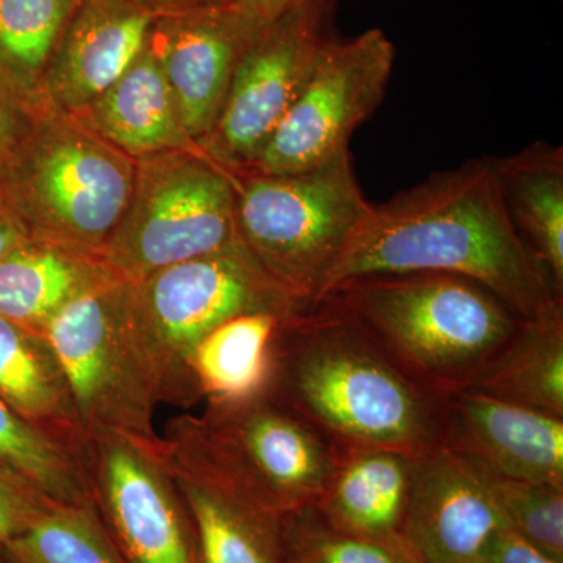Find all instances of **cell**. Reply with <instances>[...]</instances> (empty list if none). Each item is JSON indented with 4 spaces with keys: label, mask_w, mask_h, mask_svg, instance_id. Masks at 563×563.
<instances>
[{
    "label": "cell",
    "mask_w": 563,
    "mask_h": 563,
    "mask_svg": "<svg viewBox=\"0 0 563 563\" xmlns=\"http://www.w3.org/2000/svg\"><path fill=\"white\" fill-rule=\"evenodd\" d=\"M398 273L468 277L525 320L563 301L510 220L495 158L465 162L372 203L320 299L355 277Z\"/></svg>",
    "instance_id": "6da1fadb"
},
{
    "label": "cell",
    "mask_w": 563,
    "mask_h": 563,
    "mask_svg": "<svg viewBox=\"0 0 563 563\" xmlns=\"http://www.w3.org/2000/svg\"><path fill=\"white\" fill-rule=\"evenodd\" d=\"M266 393L343 451L413 457L442 444L444 395L404 372L333 296L282 321Z\"/></svg>",
    "instance_id": "7a4b0ae2"
},
{
    "label": "cell",
    "mask_w": 563,
    "mask_h": 563,
    "mask_svg": "<svg viewBox=\"0 0 563 563\" xmlns=\"http://www.w3.org/2000/svg\"><path fill=\"white\" fill-rule=\"evenodd\" d=\"M325 296L339 299L404 372L439 395L472 387L525 320L479 282L446 273L355 277Z\"/></svg>",
    "instance_id": "3957f363"
},
{
    "label": "cell",
    "mask_w": 563,
    "mask_h": 563,
    "mask_svg": "<svg viewBox=\"0 0 563 563\" xmlns=\"http://www.w3.org/2000/svg\"><path fill=\"white\" fill-rule=\"evenodd\" d=\"M302 307L242 242L131 284L133 340L158 404L187 410L202 401L192 354L218 325L240 314H291Z\"/></svg>",
    "instance_id": "277c9868"
},
{
    "label": "cell",
    "mask_w": 563,
    "mask_h": 563,
    "mask_svg": "<svg viewBox=\"0 0 563 563\" xmlns=\"http://www.w3.org/2000/svg\"><path fill=\"white\" fill-rule=\"evenodd\" d=\"M135 174L136 161L74 114L49 107L0 176V192L33 236L102 258Z\"/></svg>",
    "instance_id": "5b68a950"
},
{
    "label": "cell",
    "mask_w": 563,
    "mask_h": 563,
    "mask_svg": "<svg viewBox=\"0 0 563 563\" xmlns=\"http://www.w3.org/2000/svg\"><path fill=\"white\" fill-rule=\"evenodd\" d=\"M240 242L303 306L320 299L333 266L369 210L350 155L313 172H232Z\"/></svg>",
    "instance_id": "8992f818"
},
{
    "label": "cell",
    "mask_w": 563,
    "mask_h": 563,
    "mask_svg": "<svg viewBox=\"0 0 563 563\" xmlns=\"http://www.w3.org/2000/svg\"><path fill=\"white\" fill-rule=\"evenodd\" d=\"M236 242L233 173L195 147L136 161L131 201L102 262L135 284Z\"/></svg>",
    "instance_id": "52a82bcc"
},
{
    "label": "cell",
    "mask_w": 563,
    "mask_h": 563,
    "mask_svg": "<svg viewBox=\"0 0 563 563\" xmlns=\"http://www.w3.org/2000/svg\"><path fill=\"white\" fill-rule=\"evenodd\" d=\"M46 336L85 437L114 432L161 442L158 401L133 340L129 282L111 276L81 292L52 320Z\"/></svg>",
    "instance_id": "ba28073f"
},
{
    "label": "cell",
    "mask_w": 563,
    "mask_h": 563,
    "mask_svg": "<svg viewBox=\"0 0 563 563\" xmlns=\"http://www.w3.org/2000/svg\"><path fill=\"white\" fill-rule=\"evenodd\" d=\"M395 57L380 29L342 43L325 41L306 87L244 172L307 173L350 155L352 133L383 102Z\"/></svg>",
    "instance_id": "9c48e42d"
},
{
    "label": "cell",
    "mask_w": 563,
    "mask_h": 563,
    "mask_svg": "<svg viewBox=\"0 0 563 563\" xmlns=\"http://www.w3.org/2000/svg\"><path fill=\"white\" fill-rule=\"evenodd\" d=\"M81 468L96 512L129 563H199L187 504L161 442L122 433L85 437Z\"/></svg>",
    "instance_id": "30bf717a"
},
{
    "label": "cell",
    "mask_w": 563,
    "mask_h": 563,
    "mask_svg": "<svg viewBox=\"0 0 563 563\" xmlns=\"http://www.w3.org/2000/svg\"><path fill=\"white\" fill-rule=\"evenodd\" d=\"M333 0H310L263 29L236 66L228 98L201 150L231 172L250 169L299 92L325 36Z\"/></svg>",
    "instance_id": "8fae6325"
},
{
    "label": "cell",
    "mask_w": 563,
    "mask_h": 563,
    "mask_svg": "<svg viewBox=\"0 0 563 563\" xmlns=\"http://www.w3.org/2000/svg\"><path fill=\"white\" fill-rule=\"evenodd\" d=\"M161 437L195 526L199 563H285L284 514L210 442L198 417H174Z\"/></svg>",
    "instance_id": "7c38bea8"
},
{
    "label": "cell",
    "mask_w": 563,
    "mask_h": 563,
    "mask_svg": "<svg viewBox=\"0 0 563 563\" xmlns=\"http://www.w3.org/2000/svg\"><path fill=\"white\" fill-rule=\"evenodd\" d=\"M202 431L263 498L291 514L317 506L343 450L268 393L207 402Z\"/></svg>",
    "instance_id": "4fadbf2b"
},
{
    "label": "cell",
    "mask_w": 563,
    "mask_h": 563,
    "mask_svg": "<svg viewBox=\"0 0 563 563\" xmlns=\"http://www.w3.org/2000/svg\"><path fill=\"white\" fill-rule=\"evenodd\" d=\"M262 31L231 2L162 14L152 25L147 47L196 146L213 131L236 66Z\"/></svg>",
    "instance_id": "5bb4252c"
},
{
    "label": "cell",
    "mask_w": 563,
    "mask_h": 563,
    "mask_svg": "<svg viewBox=\"0 0 563 563\" xmlns=\"http://www.w3.org/2000/svg\"><path fill=\"white\" fill-rule=\"evenodd\" d=\"M501 512L479 466L444 444L413 455L402 539L422 563H476Z\"/></svg>",
    "instance_id": "9a60e30c"
},
{
    "label": "cell",
    "mask_w": 563,
    "mask_h": 563,
    "mask_svg": "<svg viewBox=\"0 0 563 563\" xmlns=\"http://www.w3.org/2000/svg\"><path fill=\"white\" fill-rule=\"evenodd\" d=\"M442 444L484 472L563 490V417L463 388L443 396Z\"/></svg>",
    "instance_id": "2e32d148"
},
{
    "label": "cell",
    "mask_w": 563,
    "mask_h": 563,
    "mask_svg": "<svg viewBox=\"0 0 563 563\" xmlns=\"http://www.w3.org/2000/svg\"><path fill=\"white\" fill-rule=\"evenodd\" d=\"M161 16L135 0H80L44 73V99L70 114L90 107L139 57Z\"/></svg>",
    "instance_id": "e0dca14e"
},
{
    "label": "cell",
    "mask_w": 563,
    "mask_h": 563,
    "mask_svg": "<svg viewBox=\"0 0 563 563\" xmlns=\"http://www.w3.org/2000/svg\"><path fill=\"white\" fill-rule=\"evenodd\" d=\"M412 457L390 450H344L317 506L340 531L409 553L402 539Z\"/></svg>",
    "instance_id": "ac0fdd59"
},
{
    "label": "cell",
    "mask_w": 563,
    "mask_h": 563,
    "mask_svg": "<svg viewBox=\"0 0 563 563\" xmlns=\"http://www.w3.org/2000/svg\"><path fill=\"white\" fill-rule=\"evenodd\" d=\"M74 117L133 161L199 147L147 44L109 90Z\"/></svg>",
    "instance_id": "d6986e66"
},
{
    "label": "cell",
    "mask_w": 563,
    "mask_h": 563,
    "mask_svg": "<svg viewBox=\"0 0 563 563\" xmlns=\"http://www.w3.org/2000/svg\"><path fill=\"white\" fill-rule=\"evenodd\" d=\"M111 276L98 255L32 236L0 258V317L46 335L63 307Z\"/></svg>",
    "instance_id": "ffe728a7"
},
{
    "label": "cell",
    "mask_w": 563,
    "mask_h": 563,
    "mask_svg": "<svg viewBox=\"0 0 563 563\" xmlns=\"http://www.w3.org/2000/svg\"><path fill=\"white\" fill-rule=\"evenodd\" d=\"M0 399L41 432L79 453L84 443L68 379L44 333L0 317Z\"/></svg>",
    "instance_id": "44dd1931"
},
{
    "label": "cell",
    "mask_w": 563,
    "mask_h": 563,
    "mask_svg": "<svg viewBox=\"0 0 563 563\" xmlns=\"http://www.w3.org/2000/svg\"><path fill=\"white\" fill-rule=\"evenodd\" d=\"M495 168L515 229L563 298L562 146L537 141Z\"/></svg>",
    "instance_id": "7402d4cb"
},
{
    "label": "cell",
    "mask_w": 563,
    "mask_h": 563,
    "mask_svg": "<svg viewBox=\"0 0 563 563\" xmlns=\"http://www.w3.org/2000/svg\"><path fill=\"white\" fill-rule=\"evenodd\" d=\"M472 390L563 417V301L521 321Z\"/></svg>",
    "instance_id": "603a6c76"
},
{
    "label": "cell",
    "mask_w": 563,
    "mask_h": 563,
    "mask_svg": "<svg viewBox=\"0 0 563 563\" xmlns=\"http://www.w3.org/2000/svg\"><path fill=\"white\" fill-rule=\"evenodd\" d=\"M290 314H240L211 331L192 354L191 369L207 402H232L262 395L272 379L273 347Z\"/></svg>",
    "instance_id": "cb8c5ba5"
},
{
    "label": "cell",
    "mask_w": 563,
    "mask_h": 563,
    "mask_svg": "<svg viewBox=\"0 0 563 563\" xmlns=\"http://www.w3.org/2000/svg\"><path fill=\"white\" fill-rule=\"evenodd\" d=\"M0 473L63 506L91 504L79 453L20 417L0 399Z\"/></svg>",
    "instance_id": "d4e9b609"
},
{
    "label": "cell",
    "mask_w": 563,
    "mask_h": 563,
    "mask_svg": "<svg viewBox=\"0 0 563 563\" xmlns=\"http://www.w3.org/2000/svg\"><path fill=\"white\" fill-rule=\"evenodd\" d=\"M7 563H129L92 504H55L21 536L0 544Z\"/></svg>",
    "instance_id": "484cf974"
},
{
    "label": "cell",
    "mask_w": 563,
    "mask_h": 563,
    "mask_svg": "<svg viewBox=\"0 0 563 563\" xmlns=\"http://www.w3.org/2000/svg\"><path fill=\"white\" fill-rule=\"evenodd\" d=\"M80 0H0V62L41 96L44 73Z\"/></svg>",
    "instance_id": "4316f807"
},
{
    "label": "cell",
    "mask_w": 563,
    "mask_h": 563,
    "mask_svg": "<svg viewBox=\"0 0 563 563\" xmlns=\"http://www.w3.org/2000/svg\"><path fill=\"white\" fill-rule=\"evenodd\" d=\"M484 473L504 526L540 553L563 563V490Z\"/></svg>",
    "instance_id": "83f0119b"
},
{
    "label": "cell",
    "mask_w": 563,
    "mask_h": 563,
    "mask_svg": "<svg viewBox=\"0 0 563 563\" xmlns=\"http://www.w3.org/2000/svg\"><path fill=\"white\" fill-rule=\"evenodd\" d=\"M285 563H409L410 553L340 531L314 507L284 515Z\"/></svg>",
    "instance_id": "f1b7e54d"
},
{
    "label": "cell",
    "mask_w": 563,
    "mask_h": 563,
    "mask_svg": "<svg viewBox=\"0 0 563 563\" xmlns=\"http://www.w3.org/2000/svg\"><path fill=\"white\" fill-rule=\"evenodd\" d=\"M49 103L32 95L0 62V176L9 168L33 124Z\"/></svg>",
    "instance_id": "f546056e"
},
{
    "label": "cell",
    "mask_w": 563,
    "mask_h": 563,
    "mask_svg": "<svg viewBox=\"0 0 563 563\" xmlns=\"http://www.w3.org/2000/svg\"><path fill=\"white\" fill-rule=\"evenodd\" d=\"M55 503L0 473V544L31 529Z\"/></svg>",
    "instance_id": "4dcf8cb0"
},
{
    "label": "cell",
    "mask_w": 563,
    "mask_h": 563,
    "mask_svg": "<svg viewBox=\"0 0 563 563\" xmlns=\"http://www.w3.org/2000/svg\"><path fill=\"white\" fill-rule=\"evenodd\" d=\"M476 563H561L537 551L531 544L510 531L499 529L479 555Z\"/></svg>",
    "instance_id": "1f68e13d"
},
{
    "label": "cell",
    "mask_w": 563,
    "mask_h": 563,
    "mask_svg": "<svg viewBox=\"0 0 563 563\" xmlns=\"http://www.w3.org/2000/svg\"><path fill=\"white\" fill-rule=\"evenodd\" d=\"M310 0H232L231 3L233 9L239 10L247 20L265 29L279 20L282 14Z\"/></svg>",
    "instance_id": "d6a6232c"
},
{
    "label": "cell",
    "mask_w": 563,
    "mask_h": 563,
    "mask_svg": "<svg viewBox=\"0 0 563 563\" xmlns=\"http://www.w3.org/2000/svg\"><path fill=\"white\" fill-rule=\"evenodd\" d=\"M27 225L0 192V258L32 239Z\"/></svg>",
    "instance_id": "836d02e7"
},
{
    "label": "cell",
    "mask_w": 563,
    "mask_h": 563,
    "mask_svg": "<svg viewBox=\"0 0 563 563\" xmlns=\"http://www.w3.org/2000/svg\"><path fill=\"white\" fill-rule=\"evenodd\" d=\"M147 9L157 11V13H177L199 7L217 5V3L231 2V0H135Z\"/></svg>",
    "instance_id": "e575fe53"
},
{
    "label": "cell",
    "mask_w": 563,
    "mask_h": 563,
    "mask_svg": "<svg viewBox=\"0 0 563 563\" xmlns=\"http://www.w3.org/2000/svg\"><path fill=\"white\" fill-rule=\"evenodd\" d=\"M409 563H422L421 561H418L417 558H413L412 554H410Z\"/></svg>",
    "instance_id": "d590c367"
},
{
    "label": "cell",
    "mask_w": 563,
    "mask_h": 563,
    "mask_svg": "<svg viewBox=\"0 0 563 563\" xmlns=\"http://www.w3.org/2000/svg\"><path fill=\"white\" fill-rule=\"evenodd\" d=\"M0 563H7L5 559L2 558V554H0Z\"/></svg>",
    "instance_id": "8d00e7d4"
},
{
    "label": "cell",
    "mask_w": 563,
    "mask_h": 563,
    "mask_svg": "<svg viewBox=\"0 0 563 563\" xmlns=\"http://www.w3.org/2000/svg\"><path fill=\"white\" fill-rule=\"evenodd\" d=\"M231 2H232V0H231Z\"/></svg>",
    "instance_id": "74e56055"
}]
</instances>
